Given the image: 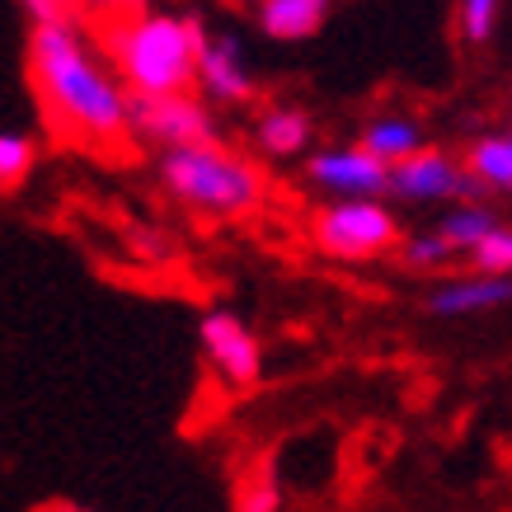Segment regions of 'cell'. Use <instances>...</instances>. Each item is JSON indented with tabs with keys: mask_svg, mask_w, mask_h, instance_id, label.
<instances>
[{
	"mask_svg": "<svg viewBox=\"0 0 512 512\" xmlns=\"http://www.w3.org/2000/svg\"><path fill=\"white\" fill-rule=\"evenodd\" d=\"M240 512H278V484L254 480L249 484V494H245V503H240Z\"/></svg>",
	"mask_w": 512,
	"mask_h": 512,
	"instance_id": "21",
	"label": "cell"
},
{
	"mask_svg": "<svg viewBox=\"0 0 512 512\" xmlns=\"http://www.w3.org/2000/svg\"><path fill=\"white\" fill-rule=\"evenodd\" d=\"M512 301V278H484V273H466V278H442L428 292V311L442 320H461V315H484Z\"/></svg>",
	"mask_w": 512,
	"mask_h": 512,
	"instance_id": "10",
	"label": "cell"
},
{
	"mask_svg": "<svg viewBox=\"0 0 512 512\" xmlns=\"http://www.w3.org/2000/svg\"><path fill=\"white\" fill-rule=\"evenodd\" d=\"M466 259L475 264V273H484V278H512V226L508 221H498L494 231L484 235Z\"/></svg>",
	"mask_w": 512,
	"mask_h": 512,
	"instance_id": "17",
	"label": "cell"
},
{
	"mask_svg": "<svg viewBox=\"0 0 512 512\" xmlns=\"http://www.w3.org/2000/svg\"><path fill=\"white\" fill-rule=\"evenodd\" d=\"M329 10L334 0H259L254 15H259V29L273 43H306L329 24Z\"/></svg>",
	"mask_w": 512,
	"mask_h": 512,
	"instance_id": "11",
	"label": "cell"
},
{
	"mask_svg": "<svg viewBox=\"0 0 512 512\" xmlns=\"http://www.w3.org/2000/svg\"><path fill=\"white\" fill-rule=\"evenodd\" d=\"M311 235L320 254L339 259V264H372L400 245V217L386 207V198H348L320 207Z\"/></svg>",
	"mask_w": 512,
	"mask_h": 512,
	"instance_id": "4",
	"label": "cell"
},
{
	"mask_svg": "<svg viewBox=\"0 0 512 512\" xmlns=\"http://www.w3.org/2000/svg\"><path fill=\"white\" fill-rule=\"evenodd\" d=\"M207 99L217 104H249L259 80H254V62H249V47L240 33H207V43L198 52V80H193Z\"/></svg>",
	"mask_w": 512,
	"mask_h": 512,
	"instance_id": "9",
	"label": "cell"
},
{
	"mask_svg": "<svg viewBox=\"0 0 512 512\" xmlns=\"http://www.w3.org/2000/svg\"><path fill=\"white\" fill-rule=\"evenodd\" d=\"M198 339H202V353L207 362L217 367V376L226 386H254L259 376H264V348L254 339V329L240 320L235 311L217 306V311H207L198 320Z\"/></svg>",
	"mask_w": 512,
	"mask_h": 512,
	"instance_id": "7",
	"label": "cell"
},
{
	"mask_svg": "<svg viewBox=\"0 0 512 512\" xmlns=\"http://www.w3.org/2000/svg\"><path fill=\"white\" fill-rule=\"evenodd\" d=\"M503 15V0H456V29L466 43H489Z\"/></svg>",
	"mask_w": 512,
	"mask_h": 512,
	"instance_id": "19",
	"label": "cell"
},
{
	"mask_svg": "<svg viewBox=\"0 0 512 512\" xmlns=\"http://www.w3.org/2000/svg\"><path fill=\"white\" fill-rule=\"evenodd\" d=\"M235 5H259V0H235Z\"/></svg>",
	"mask_w": 512,
	"mask_h": 512,
	"instance_id": "23",
	"label": "cell"
},
{
	"mask_svg": "<svg viewBox=\"0 0 512 512\" xmlns=\"http://www.w3.org/2000/svg\"><path fill=\"white\" fill-rule=\"evenodd\" d=\"M33 90L47 123L76 137L80 146H118L127 137V90L113 66L90 47V38L66 24H38L29 38Z\"/></svg>",
	"mask_w": 512,
	"mask_h": 512,
	"instance_id": "1",
	"label": "cell"
},
{
	"mask_svg": "<svg viewBox=\"0 0 512 512\" xmlns=\"http://www.w3.org/2000/svg\"><path fill=\"white\" fill-rule=\"evenodd\" d=\"M19 5L29 10L33 29H38V24H66V19H71V5H76V0H19Z\"/></svg>",
	"mask_w": 512,
	"mask_h": 512,
	"instance_id": "20",
	"label": "cell"
},
{
	"mask_svg": "<svg viewBox=\"0 0 512 512\" xmlns=\"http://www.w3.org/2000/svg\"><path fill=\"white\" fill-rule=\"evenodd\" d=\"M494 226H498V212L489 207V202L475 198V202H451L433 231L451 245V254H470V249L480 245V240L494 231Z\"/></svg>",
	"mask_w": 512,
	"mask_h": 512,
	"instance_id": "15",
	"label": "cell"
},
{
	"mask_svg": "<svg viewBox=\"0 0 512 512\" xmlns=\"http://www.w3.org/2000/svg\"><path fill=\"white\" fill-rule=\"evenodd\" d=\"M461 170L475 188H498V193H512V127H498V132H484V137L470 141Z\"/></svg>",
	"mask_w": 512,
	"mask_h": 512,
	"instance_id": "14",
	"label": "cell"
},
{
	"mask_svg": "<svg viewBox=\"0 0 512 512\" xmlns=\"http://www.w3.org/2000/svg\"><path fill=\"white\" fill-rule=\"evenodd\" d=\"M207 24L174 10H132L109 29V66L127 94H193Z\"/></svg>",
	"mask_w": 512,
	"mask_h": 512,
	"instance_id": "2",
	"label": "cell"
},
{
	"mask_svg": "<svg viewBox=\"0 0 512 512\" xmlns=\"http://www.w3.org/2000/svg\"><path fill=\"white\" fill-rule=\"evenodd\" d=\"M306 179L311 188L329 193L334 202H348V198H386V179L390 170L376 165L362 146H320L306 156Z\"/></svg>",
	"mask_w": 512,
	"mask_h": 512,
	"instance_id": "8",
	"label": "cell"
},
{
	"mask_svg": "<svg viewBox=\"0 0 512 512\" xmlns=\"http://www.w3.org/2000/svg\"><path fill=\"white\" fill-rule=\"evenodd\" d=\"M127 132L165 151H184V146H207L217 141L212 109L198 94H156V99H137L127 94Z\"/></svg>",
	"mask_w": 512,
	"mask_h": 512,
	"instance_id": "5",
	"label": "cell"
},
{
	"mask_svg": "<svg viewBox=\"0 0 512 512\" xmlns=\"http://www.w3.org/2000/svg\"><path fill=\"white\" fill-rule=\"evenodd\" d=\"M400 264L414 268V273H437V268H447L456 254H451V245L442 240L437 231H414L409 240H400Z\"/></svg>",
	"mask_w": 512,
	"mask_h": 512,
	"instance_id": "18",
	"label": "cell"
},
{
	"mask_svg": "<svg viewBox=\"0 0 512 512\" xmlns=\"http://www.w3.org/2000/svg\"><path fill=\"white\" fill-rule=\"evenodd\" d=\"M386 193L400 202H475L480 188L466 179L461 160L451 151H437V146H423L409 160H400L386 179Z\"/></svg>",
	"mask_w": 512,
	"mask_h": 512,
	"instance_id": "6",
	"label": "cell"
},
{
	"mask_svg": "<svg viewBox=\"0 0 512 512\" xmlns=\"http://www.w3.org/2000/svg\"><path fill=\"white\" fill-rule=\"evenodd\" d=\"M33 160H38V146H33L29 132H15V127H0V188H19L29 179Z\"/></svg>",
	"mask_w": 512,
	"mask_h": 512,
	"instance_id": "16",
	"label": "cell"
},
{
	"mask_svg": "<svg viewBox=\"0 0 512 512\" xmlns=\"http://www.w3.org/2000/svg\"><path fill=\"white\" fill-rule=\"evenodd\" d=\"M357 146H362L376 165L395 170L400 160H409L414 151H423L428 141H423V123H419V118H409V113H376L372 123L362 127Z\"/></svg>",
	"mask_w": 512,
	"mask_h": 512,
	"instance_id": "13",
	"label": "cell"
},
{
	"mask_svg": "<svg viewBox=\"0 0 512 512\" xmlns=\"http://www.w3.org/2000/svg\"><path fill=\"white\" fill-rule=\"evenodd\" d=\"M57 512H80V508H57Z\"/></svg>",
	"mask_w": 512,
	"mask_h": 512,
	"instance_id": "24",
	"label": "cell"
},
{
	"mask_svg": "<svg viewBox=\"0 0 512 512\" xmlns=\"http://www.w3.org/2000/svg\"><path fill=\"white\" fill-rule=\"evenodd\" d=\"M85 5H99V10H137L141 0H85Z\"/></svg>",
	"mask_w": 512,
	"mask_h": 512,
	"instance_id": "22",
	"label": "cell"
},
{
	"mask_svg": "<svg viewBox=\"0 0 512 512\" xmlns=\"http://www.w3.org/2000/svg\"><path fill=\"white\" fill-rule=\"evenodd\" d=\"M160 184L174 202H184L202 217L240 221L254 217L268 198L264 170L249 156L207 141V146H184V151H165L160 156Z\"/></svg>",
	"mask_w": 512,
	"mask_h": 512,
	"instance_id": "3",
	"label": "cell"
},
{
	"mask_svg": "<svg viewBox=\"0 0 512 512\" xmlns=\"http://www.w3.org/2000/svg\"><path fill=\"white\" fill-rule=\"evenodd\" d=\"M311 141H315L311 113L292 109V104H273V109H264L259 123H254V146H259L264 156H278V160L311 156Z\"/></svg>",
	"mask_w": 512,
	"mask_h": 512,
	"instance_id": "12",
	"label": "cell"
}]
</instances>
